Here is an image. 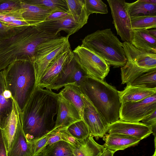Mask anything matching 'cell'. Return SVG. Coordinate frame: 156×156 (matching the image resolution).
I'll return each mask as SVG.
<instances>
[{
    "instance_id": "1",
    "label": "cell",
    "mask_w": 156,
    "mask_h": 156,
    "mask_svg": "<svg viewBox=\"0 0 156 156\" xmlns=\"http://www.w3.org/2000/svg\"><path fill=\"white\" fill-rule=\"evenodd\" d=\"M58 108V94L37 86L20 112L23 130L28 143L51 132Z\"/></svg>"
},
{
    "instance_id": "2",
    "label": "cell",
    "mask_w": 156,
    "mask_h": 156,
    "mask_svg": "<svg viewBox=\"0 0 156 156\" xmlns=\"http://www.w3.org/2000/svg\"><path fill=\"white\" fill-rule=\"evenodd\" d=\"M61 36L38 29L36 26H26L6 39L0 41V71L18 60L34 62L35 50L41 43Z\"/></svg>"
},
{
    "instance_id": "3",
    "label": "cell",
    "mask_w": 156,
    "mask_h": 156,
    "mask_svg": "<svg viewBox=\"0 0 156 156\" xmlns=\"http://www.w3.org/2000/svg\"><path fill=\"white\" fill-rule=\"evenodd\" d=\"M2 71L6 87L21 112L37 86L34 63L16 61Z\"/></svg>"
},
{
    "instance_id": "4",
    "label": "cell",
    "mask_w": 156,
    "mask_h": 156,
    "mask_svg": "<svg viewBox=\"0 0 156 156\" xmlns=\"http://www.w3.org/2000/svg\"><path fill=\"white\" fill-rule=\"evenodd\" d=\"M80 88L109 124L119 119L121 103L116 88L103 80L87 77Z\"/></svg>"
},
{
    "instance_id": "5",
    "label": "cell",
    "mask_w": 156,
    "mask_h": 156,
    "mask_svg": "<svg viewBox=\"0 0 156 156\" xmlns=\"http://www.w3.org/2000/svg\"><path fill=\"white\" fill-rule=\"evenodd\" d=\"M81 45L91 51L114 67H122L127 59L122 43L110 28L98 30L86 36Z\"/></svg>"
},
{
    "instance_id": "6",
    "label": "cell",
    "mask_w": 156,
    "mask_h": 156,
    "mask_svg": "<svg viewBox=\"0 0 156 156\" xmlns=\"http://www.w3.org/2000/svg\"><path fill=\"white\" fill-rule=\"evenodd\" d=\"M122 46L127 61L121 68L122 84H131L141 75L156 70V53L139 50L127 41Z\"/></svg>"
},
{
    "instance_id": "7",
    "label": "cell",
    "mask_w": 156,
    "mask_h": 156,
    "mask_svg": "<svg viewBox=\"0 0 156 156\" xmlns=\"http://www.w3.org/2000/svg\"><path fill=\"white\" fill-rule=\"evenodd\" d=\"M69 37L61 36L43 42L37 47L33 62L37 86L50 62L57 56L71 48Z\"/></svg>"
},
{
    "instance_id": "8",
    "label": "cell",
    "mask_w": 156,
    "mask_h": 156,
    "mask_svg": "<svg viewBox=\"0 0 156 156\" xmlns=\"http://www.w3.org/2000/svg\"><path fill=\"white\" fill-rule=\"evenodd\" d=\"M73 52L87 77L104 80L110 71V65L104 60L81 45L77 46Z\"/></svg>"
},
{
    "instance_id": "9",
    "label": "cell",
    "mask_w": 156,
    "mask_h": 156,
    "mask_svg": "<svg viewBox=\"0 0 156 156\" xmlns=\"http://www.w3.org/2000/svg\"><path fill=\"white\" fill-rule=\"evenodd\" d=\"M156 111V94L142 100L121 104L119 119L138 122Z\"/></svg>"
},
{
    "instance_id": "10",
    "label": "cell",
    "mask_w": 156,
    "mask_h": 156,
    "mask_svg": "<svg viewBox=\"0 0 156 156\" xmlns=\"http://www.w3.org/2000/svg\"><path fill=\"white\" fill-rule=\"evenodd\" d=\"M113 19L112 23L121 40L130 42L133 36L130 16L124 0H107Z\"/></svg>"
},
{
    "instance_id": "11",
    "label": "cell",
    "mask_w": 156,
    "mask_h": 156,
    "mask_svg": "<svg viewBox=\"0 0 156 156\" xmlns=\"http://www.w3.org/2000/svg\"><path fill=\"white\" fill-rule=\"evenodd\" d=\"M80 95L84 103L83 120L87 126L90 134L93 137L97 140L103 138L107 132L110 125L105 121L80 89Z\"/></svg>"
},
{
    "instance_id": "12",
    "label": "cell",
    "mask_w": 156,
    "mask_h": 156,
    "mask_svg": "<svg viewBox=\"0 0 156 156\" xmlns=\"http://www.w3.org/2000/svg\"><path fill=\"white\" fill-rule=\"evenodd\" d=\"M87 77L73 53L65 65L55 83L48 90H58L68 85L80 87L82 82Z\"/></svg>"
},
{
    "instance_id": "13",
    "label": "cell",
    "mask_w": 156,
    "mask_h": 156,
    "mask_svg": "<svg viewBox=\"0 0 156 156\" xmlns=\"http://www.w3.org/2000/svg\"><path fill=\"white\" fill-rule=\"evenodd\" d=\"M108 134L127 136L141 140L153 133L151 127L141 122H129L119 119L110 124Z\"/></svg>"
},
{
    "instance_id": "14",
    "label": "cell",
    "mask_w": 156,
    "mask_h": 156,
    "mask_svg": "<svg viewBox=\"0 0 156 156\" xmlns=\"http://www.w3.org/2000/svg\"><path fill=\"white\" fill-rule=\"evenodd\" d=\"M73 54L70 48L54 58L46 68L37 86L48 89L54 84L65 65Z\"/></svg>"
},
{
    "instance_id": "15",
    "label": "cell",
    "mask_w": 156,
    "mask_h": 156,
    "mask_svg": "<svg viewBox=\"0 0 156 156\" xmlns=\"http://www.w3.org/2000/svg\"><path fill=\"white\" fill-rule=\"evenodd\" d=\"M58 94V108L53 129L59 128H67L74 122L82 120L76 108L61 94Z\"/></svg>"
},
{
    "instance_id": "16",
    "label": "cell",
    "mask_w": 156,
    "mask_h": 156,
    "mask_svg": "<svg viewBox=\"0 0 156 156\" xmlns=\"http://www.w3.org/2000/svg\"><path fill=\"white\" fill-rule=\"evenodd\" d=\"M35 26L39 30L55 34L63 30L67 33V35L69 37L81 28L75 21L70 14L61 19L44 21Z\"/></svg>"
},
{
    "instance_id": "17",
    "label": "cell",
    "mask_w": 156,
    "mask_h": 156,
    "mask_svg": "<svg viewBox=\"0 0 156 156\" xmlns=\"http://www.w3.org/2000/svg\"><path fill=\"white\" fill-rule=\"evenodd\" d=\"M14 100L6 88L2 71H0V128L2 129L13 110Z\"/></svg>"
},
{
    "instance_id": "18",
    "label": "cell",
    "mask_w": 156,
    "mask_h": 156,
    "mask_svg": "<svg viewBox=\"0 0 156 156\" xmlns=\"http://www.w3.org/2000/svg\"><path fill=\"white\" fill-rule=\"evenodd\" d=\"M7 155L8 156H33L29 144L23 129L18 109L17 130Z\"/></svg>"
},
{
    "instance_id": "19",
    "label": "cell",
    "mask_w": 156,
    "mask_h": 156,
    "mask_svg": "<svg viewBox=\"0 0 156 156\" xmlns=\"http://www.w3.org/2000/svg\"><path fill=\"white\" fill-rule=\"evenodd\" d=\"M20 1L22 7L24 9L22 17L29 26H36L45 21L53 12L50 9L28 4Z\"/></svg>"
},
{
    "instance_id": "20",
    "label": "cell",
    "mask_w": 156,
    "mask_h": 156,
    "mask_svg": "<svg viewBox=\"0 0 156 156\" xmlns=\"http://www.w3.org/2000/svg\"><path fill=\"white\" fill-rule=\"evenodd\" d=\"M118 93L120 102L122 104L142 100L156 94V89H149L127 84L123 90L118 91Z\"/></svg>"
},
{
    "instance_id": "21",
    "label": "cell",
    "mask_w": 156,
    "mask_h": 156,
    "mask_svg": "<svg viewBox=\"0 0 156 156\" xmlns=\"http://www.w3.org/2000/svg\"><path fill=\"white\" fill-rule=\"evenodd\" d=\"M105 141V147L115 152L124 150L131 147L137 145L140 140L132 137L110 134H105L103 137Z\"/></svg>"
},
{
    "instance_id": "22",
    "label": "cell",
    "mask_w": 156,
    "mask_h": 156,
    "mask_svg": "<svg viewBox=\"0 0 156 156\" xmlns=\"http://www.w3.org/2000/svg\"><path fill=\"white\" fill-rule=\"evenodd\" d=\"M133 36L130 42L139 50L156 53V38L151 35L147 30H133Z\"/></svg>"
},
{
    "instance_id": "23",
    "label": "cell",
    "mask_w": 156,
    "mask_h": 156,
    "mask_svg": "<svg viewBox=\"0 0 156 156\" xmlns=\"http://www.w3.org/2000/svg\"><path fill=\"white\" fill-rule=\"evenodd\" d=\"M93 137L90 135L74 146V156H98L102 153L105 148L95 141Z\"/></svg>"
},
{
    "instance_id": "24",
    "label": "cell",
    "mask_w": 156,
    "mask_h": 156,
    "mask_svg": "<svg viewBox=\"0 0 156 156\" xmlns=\"http://www.w3.org/2000/svg\"><path fill=\"white\" fill-rule=\"evenodd\" d=\"M69 12L75 21L82 28L87 23L89 16L86 7L85 0H66Z\"/></svg>"
},
{
    "instance_id": "25",
    "label": "cell",
    "mask_w": 156,
    "mask_h": 156,
    "mask_svg": "<svg viewBox=\"0 0 156 156\" xmlns=\"http://www.w3.org/2000/svg\"><path fill=\"white\" fill-rule=\"evenodd\" d=\"M59 94L76 108L82 119L84 103L80 95L79 87L74 85H66Z\"/></svg>"
},
{
    "instance_id": "26",
    "label": "cell",
    "mask_w": 156,
    "mask_h": 156,
    "mask_svg": "<svg viewBox=\"0 0 156 156\" xmlns=\"http://www.w3.org/2000/svg\"><path fill=\"white\" fill-rule=\"evenodd\" d=\"M18 123V108L14 102L13 110L8 121L2 129L8 152L16 132Z\"/></svg>"
},
{
    "instance_id": "27",
    "label": "cell",
    "mask_w": 156,
    "mask_h": 156,
    "mask_svg": "<svg viewBox=\"0 0 156 156\" xmlns=\"http://www.w3.org/2000/svg\"><path fill=\"white\" fill-rule=\"evenodd\" d=\"M128 12L131 16L156 15V4L147 3L143 0L126 2Z\"/></svg>"
},
{
    "instance_id": "28",
    "label": "cell",
    "mask_w": 156,
    "mask_h": 156,
    "mask_svg": "<svg viewBox=\"0 0 156 156\" xmlns=\"http://www.w3.org/2000/svg\"><path fill=\"white\" fill-rule=\"evenodd\" d=\"M74 146L63 140L47 146L42 152L44 156H74Z\"/></svg>"
},
{
    "instance_id": "29",
    "label": "cell",
    "mask_w": 156,
    "mask_h": 156,
    "mask_svg": "<svg viewBox=\"0 0 156 156\" xmlns=\"http://www.w3.org/2000/svg\"><path fill=\"white\" fill-rule=\"evenodd\" d=\"M21 1L28 4L51 9L53 12L62 11L69 12L66 0H21Z\"/></svg>"
},
{
    "instance_id": "30",
    "label": "cell",
    "mask_w": 156,
    "mask_h": 156,
    "mask_svg": "<svg viewBox=\"0 0 156 156\" xmlns=\"http://www.w3.org/2000/svg\"><path fill=\"white\" fill-rule=\"evenodd\" d=\"M133 30H148L156 27V15L130 17Z\"/></svg>"
},
{
    "instance_id": "31",
    "label": "cell",
    "mask_w": 156,
    "mask_h": 156,
    "mask_svg": "<svg viewBox=\"0 0 156 156\" xmlns=\"http://www.w3.org/2000/svg\"><path fill=\"white\" fill-rule=\"evenodd\" d=\"M24 9H21L11 13L0 14V21L7 26L13 27H25L29 26L22 17Z\"/></svg>"
},
{
    "instance_id": "32",
    "label": "cell",
    "mask_w": 156,
    "mask_h": 156,
    "mask_svg": "<svg viewBox=\"0 0 156 156\" xmlns=\"http://www.w3.org/2000/svg\"><path fill=\"white\" fill-rule=\"evenodd\" d=\"M131 85L149 89H156V70L150 71L140 76Z\"/></svg>"
},
{
    "instance_id": "33",
    "label": "cell",
    "mask_w": 156,
    "mask_h": 156,
    "mask_svg": "<svg viewBox=\"0 0 156 156\" xmlns=\"http://www.w3.org/2000/svg\"><path fill=\"white\" fill-rule=\"evenodd\" d=\"M67 129L72 136L79 141L85 139L91 135L87 126L83 120L74 122Z\"/></svg>"
},
{
    "instance_id": "34",
    "label": "cell",
    "mask_w": 156,
    "mask_h": 156,
    "mask_svg": "<svg viewBox=\"0 0 156 156\" xmlns=\"http://www.w3.org/2000/svg\"><path fill=\"white\" fill-rule=\"evenodd\" d=\"M89 16L94 13L106 14L108 13L107 5L101 0H85Z\"/></svg>"
},
{
    "instance_id": "35",
    "label": "cell",
    "mask_w": 156,
    "mask_h": 156,
    "mask_svg": "<svg viewBox=\"0 0 156 156\" xmlns=\"http://www.w3.org/2000/svg\"><path fill=\"white\" fill-rule=\"evenodd\" d=\"M22 8L20 0H0V14L14 12Z\"/></svg>"
},
{
    "instance_id": "36",
    "label": "cell",
    "mask_w": 156,
    "mask_h": 156,
    "mask_svg": "<svg viewBox=\"0 0 156 156\" xmlns=\"http://www.w3.org/2000/svg\"><path fill=\"white\" fill-rule=\"evenodd\" d=\"M49 133L42 137L29 143L33 156L37 155L42 152L47 146Z\"/></svg>"
},
{
    "instance_id": "37",
    "label": "cell",
    "mask_w": 156,
    "mask_h": 156,
    "mask_svg": "<svg viewBox=\"0 0 156 156\" xmlns=\"http://www.w3.org/2000/svg\"><path fill=\"white\" fill-rule=\"evenodd\" d=\"M25 27L9 26L0 21V41L12 37L22 30Z\"/></svg>"
},
{
    "instance_id": "38",
    "label": "cell",
    "mask_w": 156,
    "mask_h": 156,
    "mask_svg": "<svg viewBox=\"0 0 156 156\" xmlns=\"http://www.w3.org/2000/svg\"><path fill=\"white\" fill-rule=\"evenodd\" d=\"M63 141L71 144L73 146L77 145L80 141L72 136L68 130L67 128H59Z\"/></svg>"
},
{
    "instance_id": "39",
    "label": "cell",
    "mask_w": 156,
    "mask_h": 156,
    "mask_svg": "<svg viewBox=\"0 0 156 156\" xmlns=\"http://www.w3.org/2000/svg\"><path fill=\"white\" fill-rule=\"evenodd\" d=\"M63 140L60 130L58 128L52 130L49 133L48 139L47 146L51 145L59 141Z\"/></svg>"
},
{
    "instance_id": "40",
    "label": "cell",
    "mask_w": 156,
    "mask_h": 156,
    "mask_svg": "<svg viewBox=\"0 0 156 156\" xmlns=\"http://www.w3.org/2000/svg\"><path fill=\"white\" fill-rule=\"evenodd\" d=\"M156 111H154L142 120V122L146 125L151 127L152 129L153 133L155 135L156 127Z\"/></svg>"
},
{
    "instance_id": "41",
    "label": "cell",
    "mask_w": 156,
    "mask_h": 156,
    "mask_svg": "<svg viewBox=\"0 0 156 156\" xmlns=\"http://www.w3.org/2000/svg\"><path fill=\"white\" fill-rule=\"evenodd\" d=\"M69 14H70L69 12L62 11L53 12L47 18L45 21L55 20L61 19L67 16Z\"/></svg>"
},
{
    "instance_id": "42",
    "label": "cell",
    "mask_w": 156,
    "mask_h": 156,
    "mask_svg": "<svg viewBox=\"0 0 156 156\" xmlns=\"http://www.w3.org/2000/svg\"><path fill=\"white\" fill-rule=\"evenodd\" d=\"M8 151L2 129L0 128V156H8Z\"/></svg>"
},
{
    "instance_id": "43",
    "label": "cell",
    "mask_w": 156,
    "mask_h": 156,
    "mask_svg": "<svg viewBox=\"0 0 156 156\" xmlns=\"http://www.w3.org/2000/svg\"><path fill=\"white\" fill-rule=\"evenodd\" d=\"M115 152L114 151L105 148L103 151L98 156H113Z\"/></svg>"
},
{
    "instance_id": "44",
    "label": "cell",
    "mask_w": 156,
    "mask_h": 156,
    "mask_svg": "<svg viewBox=\"0 0 156 156\" xmlns=\"http://www.w3.org/2000/svg\"><path fill=\"white\" fill-rule=\"evenodd\" d=\"M148 33L151 36L156 38V29L147 30Z\"/></svg>"
},
{
    "instance_id": "45",
    "label": "cell",
    "mask_w": 156,
    "mask_h": 156,
    "mask_svg": "<svg viewBox=\"0 0 156 156\" xmlns=\"http://www.w3.org/2000/svg\"><path fill=\"white\" fill-rule=\"evenodd\" d=\"M144 2L147 3L156 4V0H143Z\"/></svg>"
},
{
    "instance_id": "46",
    "label": "cell",
    "mask_w": 156,
    "mask_h": 156,
    "mask_svg": "<svg viewBox=\"0 0 156 156\" xmlns=\"http://www.w3.org/2000/svg\"><path fill=\"white\" fill-rule=\"evenodd\" d=\"M35 156H44V154L43 152H42L40 154Z\"/></svg>"
},
{
    "instance_id": "47",
    "label": "cell",
    "mask_w": 156,
    "mask_h": 156,
    "mask_svg": "<svg viewBox=\"0 0 156 156\" xmlns=\"http://www.w3.org/2000/svg\"><path fill=\"white\" fill-rule=\"evenodd\" d=\"M156 149H155V150L154 152V154L152 156H156Z\"/></svg>"
},
{
    "instance_id": "48",
    "label": "cell",
    "mask_w": 156,
    "mask_h": 156,
    "mask_svg": "<svg viewBox=\"0 0 156 156\" xmlns=\"http://www.w3.org/2000/svg\"></svg>"
}]
</instances>
